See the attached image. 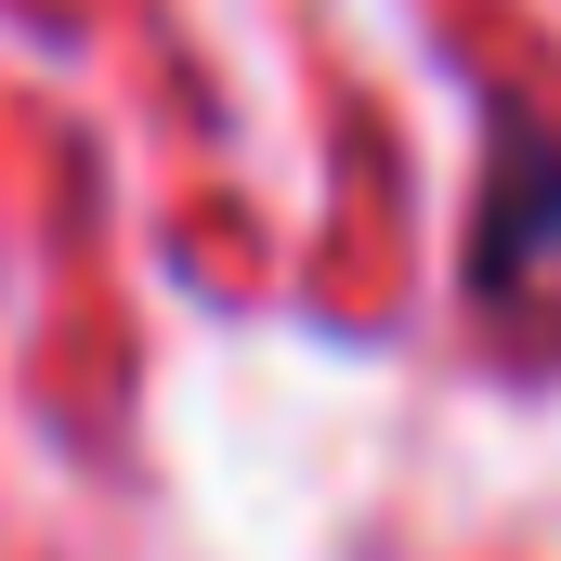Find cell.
Here are the masks:
<instances>
[{
  "instance_id": "cell-1",
  "label": "cell",
  "mask_w": 561,
  "mask_h": 561,
  "mask_svg": "<svg viewBox=\"0 0 561 561\" xmlns=\"http://www.w3.org/2000/svg\"><path fill=\"white\" fill-rule=\"evenodd\" d=\"M470 300L510 340H561V131L496 118L483 209H470Z\"/></svg>"
}]
</instances>
